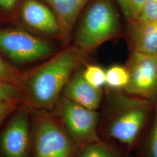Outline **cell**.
I'll return each instance as SVG.
<instances>
[{
	"mask_svg": "<svg viewBox=\"0 0 157 157\" xmlns=\"http://www.w3.org/2000/svg\"><path fill=\"white\" fill-rule=\"evenodd\" d=\"M89 54L75 44L67 46L39 67L24 73L22 91L33 107L51 109L73 74L86 62Z\"/></svg>",
	"mask_w": 157,
	"mask_h": 157,
	"instance_id": "6da1fadb",
	"label": "cell"
},
{
	"mask_svg": "<svg viewBox=\"0 0 157 157\" xmlns=\"http://www.w3.org/2000/svg\"><path fill=\"white\" fill-rule=\"evenodd\" d=\"M122 33L112 0H93L87 8L75 37V45L90 52Z\"/></svg>",
	"mask_w": 157,
	"mask_h": 157,
	"instance_id": "7a4b0ae2",
	"label": "cell"
},
{
	"mask_svg": "<svg viewBox=\"0 0 157 157\" xmlns=\"http://www.w3.org/2000/svg\"><path fill=\"white\" fill-rule=\"evenodd\" d=\"M124 101L123 108L110 121L108 132L113 139L131 146L146 124L151 104L141 99H124Z\"/></svg>",
	"mask_w": 157,
	"mask_h": 157,
	"instance_id": "3957f363",
	"label": "cell"
},
{
	"mask_svg": "<svg viewBox=\"0 0 157 157\" xmlns=\"http://www.w3.org/2000/svg\"><path fill=\"white\" fill-rule=\"evenodd\" d=\"M66 132L77 147L100 140L97 133L98 113L63 97L59 108Z\"/></svg>",
	"mask_w": 157,
	"mask_h": 157,
	"instance_id": "277c9868",
	"label": "cell"
},
{
	"mask_svg": "<svg viewBox=\"0 0 157 157\" xmlns=\"http://www.w3.org/2000/svg\"><path fill=\"white\" fill-rule=\"evenodd\" d=\"M0 50L15 62L36 61L50 56V43L19 29H0Z\"/></svg>",
	"mask_w": 157,
	"mask_h": 157,
	"instance_id": "5b68a950",
	"label": "cell"
},
{
	"mask_svg": "<svg viewBox=\"0 0 157 157\" xmlns=\"http://www.w3.org/2000/svg\"><path fill=\"white\" fill-rule=\"evenodd\" d=\"M126 67L130 75L124 90L131 95L153 103L157 100V56L132 51Z\"/></svg>",
	"mask_w": 157,
	"mask_h": 157,
	"instance_id": "8992f818",
	"label": "cell"
},
{
	"mask_svg": "<svg viewBox=\"0 0 157 157\" xmlns=\"http://www.w3.org/2000/svg\"><path fill=\"white\" fill-rule=\"evenodd\" d=\"M76 145L51 118H41L35 135L34 157H73Z\"/></svg>",
	"mask_w": 157,
	"mask_h": 157,
	"instance_id": "52a82bcc",
	"label": "cell"
},
{
	"mask_svg": "<svg viewBox=\"0 0 157 157\" xmlns=\"http://www.w3.org/2000/svg\"><path fill=\"white\" fill-rule=\"evenodd\" d=\"M29 144V119L26 110H21L12 118L0 139L6 157H26Z\"/></svg>",
	"mask_w": 157,
	"mask_h": 157,
	"instance_id": "ba28073f",
	"label": "cell"
},
{
	"mask_svg": "<svg viewBox=\"0 0 157 157\" xmlns=\"http://www.w3.org/2000/svg\"><path fill=\"white\" fill-rule=\"evenodd\" d=\"M21 14L26 25L40 33L61 39V28L51 9L38 0H24Z\"/></svg>",
	"mask_w": 157,
	"mask_h": 157,
	"instance_id": "9c48e42d",
	"label": "cell"
},
{
	"mask_svg": "<svg viewBox=\"0 0 157 157\" xmlns=\"http://www.w3.org/2000/svg\"><path fill=\"white\" fill-rule=\"evenodd\" d=\"M64 97L80 106L96 111L101 101L102 93L89 84L79 68L73 74L63 90Z\"/></svg>",
	"mask_w": 157,
	"mask_h": 157,
	"instance_id": "30bf717a",
	"label": "cell"
},
{
	"mask_svg": "<svg viewBox=\"0 0 157 157\" xmlns=\"http://www.w3.org/2000/svg\"><path fill=\"white\" fill-rule=\"evenodd\" d=\"M57 17L61 40L67 44L80 12L91 0H44Z\"/></svg>",
	"mask_w": 157,
	"mask_h": 157,
	"instance_id": "8fae6325",
	"label": "cell"
},
{
	"mask_svg": "<svg viewBox=\"0 0 157 157\" xmlns=\"http://www.w3.org/2000/svg\"><path fill=\"white\" fill-rule=\"evenodd\" d=\"M129 34L132 51L157 55V21L130 23Z\"/></svg>",
	"mask_w": 157,
	"mask_h": 157,
	"instance_id": "7c38bea8",
	"label": "cell"
},
{
	"mask_svg": "<svg viewBox=\"0 0 157 157\" xmlns=\"http://www.w3.org/2000/svg\"><path fill=\"white\" fill-rule=\"evenodd\" d=\"M129 72L126 67L115 65L105 71V85L111 89H124L129 83Z\"/></svg>",
	"mask_w": 157,
	"mask_h": 157,
	"instance_id": "4fadbf2b",
	"label": "cell"
},
{
	"mask_svg": "<svg viewBox=\"0 0 157 157\" xmlns=\"http://www.w3.org/2000/svg\"><path fill=\"white\" fill-rule=\"evenodd\" d=\"M79 157H121V156L112 147L99 140L83 147Z\"/></svg>",
	"mask_w": 157,
	"mask_h": 157,
	"instance_id": "5bb4252c",
	"label": "cell"
},
{
	"mask_svg": "<svg viewBox=\"0 0 157 157\" xmlns=\"http://www.w3.org/2000/svg\"><path fill=\"white\" fill-rule=\"evenodd\" d=\"M24 73L20 72L0 56V83L13 84L21 88Z\"/></svg>",
	"mask_w": 157,
	"mask_h": 157,
	"instance_id": "9a60e30c",
	"label": "cell"
},
{
	"mask_svg": "<svg viewBox=\"0 0 157 157\" xmlns=\"http://www.w3.org/2000/svg\"><path fill=\"white\" fill-rule=\"evenodd\" d=\"M82 74L85 80L95 88L101 90L105 85V71L99 65H87Z\"/></svg>",
	"mask_w": 157,
	"mask_h": 157,
	"instance_id": "2e32d148",
	"label": "cell"
},
{
	"mask_svg": "<svg viewBox=\"0 0 157 157\" xmlns=\"http://www.w3.org/2000/svg\"><path fill=\"white\" fill-rule=\"evenodd\" d=\"M22 98L21 89L15 85L0 83L1 101H19Z\"/></svg>",
	"mask_w": 157,
	"mask_h": 157,
	"instance_id": "e0dca14e",
	"label": "cell"
},
{
	"mask_svg": "<svg viewBox=\"0 0 157 157\" xmlns=\"http://www.w3.org/2000/svg\"><path fill=\"white\" fill-rule=\"evenodd\" d=\"M153 21H157V0H148L133 22H144Z\"/></svg>",
	"mask_w": 157,
	"mask_h": 157,
	"instance_id": "ac0fdd59",
	"label": "cell"
},
{
	"mask_svg": "<svg viewBox=\"0 0 157 157\" xmlns=\"http://www.w3.org/2000/svg\"><path fill=\"white\" fill-rule=\"evenodd\" d=\"M151 129L148 135L147 144L148 157H157V100Z\"/></svg>",
	"mask_w": 157,
	"mask_h": 157,
	"instance_id": "d6986e66",
	"label": "cell"
},
{
	"mask_svg": "<svg viewBox=\"0 0 157 157\" xmlns=\"http://www.w3.org/2000/svg\"><path fill=\"white\" fill-rule=\"evenodd\" d=\"M19 101L0 100V125L17 107Z\"/></svg>",
	"mask_w": 157,
	"mask_h": 157,
	"instance_id": "ffe728a7",
	"label": "cell"
},
{
	"mask_svg": "<svg viewBox=\"0 0 157 157\" xmlns=\"http://www.w3.org/2000/svg\"><path fill=\"white\" fill-rule=\"evenodd\" d=\"M148 0H130V11L131 21H135L139 16L143 6L145 5Z\"/></svg>",
	"mask_w": 157,
	"mask_h": 157,
	"instance_id": "44dd1931",
	"label": "cell"
},
{
	"mask_svg": "<svg viewBox=\"0 0 157 157\" xmlns=\"http://www.w3.org/2000/svg\"><path fill=\"white\" fill-rule=\"evenodd\" d=\"M124 16L129 22L131 21L130 0H116Z\"/></svg>",
	"mask_w": 157,
	"mask_h": 157,
	"instance_id": "7402d4cb",
	"label": "cell"
},
{
	"mask_svg": "<svg viewBox=\"0 0 157 157\" xmlns=\"http://www.w3.org/2000/svg\"><path fill=\"white\" fill-rule=\"evenodd\" d=\"M18 0H0V6L6 11H10L16 6Z\"/></svg>",
	"mask_w": 157,
	"mask_h": 157,
	"instance_id": "603a6c76",
	"label": "cell"
},
{
	"mask_svg": "<svg viewBox=\"0 0 157 157\" xmlns=\"http://www.w3.org/2000/svg\"></svg>",
	"mask_w": 157,
	"mask_h": 157,
	"instance_id": "cb8c5ba5",
	"label": "cell"
}]
</instances>
